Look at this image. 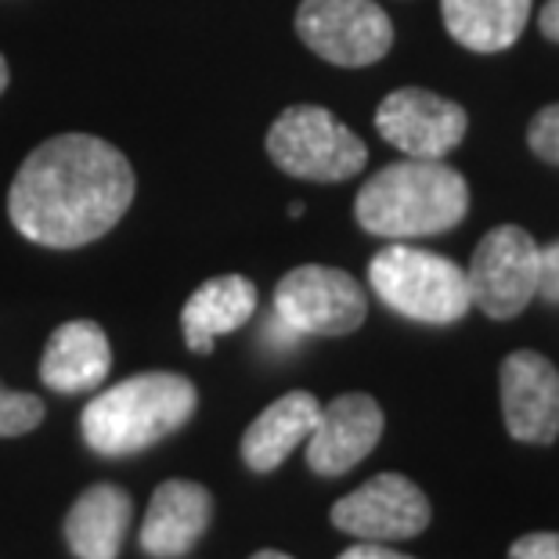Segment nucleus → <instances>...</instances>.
<instances>
[{
    "label": "nucleus",
    "mask_w": 559,
    "mask_h": 559,
    "mask_svg": "<svg viewBox=\"0 0 559 559\" xmlns=\"http://www.w3.org/2000/svg\"><path fill=\"white\" fill-rule=\"evenodd\" d=\"M368 285L390 311L423 325H455L473 307L469 282L455 260L394 242L368 264Z\"/></svg>",
    "instance_id": "20e7f679"
},
{
    "label": "nucleus",
    "mask_w": 559,
    "mask_h": 559,
    "mask_svg": "<svg viewBox=\"0 0 559 559\" xmlns=\"http://www.w3.org/2000/svg\"><path fill=\"white\" fill-rule=\"evenodd\" d=\"M538 29H542V37H545V40L559 44V0H549V4L542 8V15H538Z\"/></svg>",
    "instance_id": "b1692460"
},
{
    "label": "nucleus",
    "mask_w": 559,
    "mask_h": 559,
    "mask_svg": "<svg viewBox=\"0 0 559 559\" xmlns=\"http://www.w3.org/2000/svg\"><path fill=\"white\" fill-rule=\"evenodd\" d=\"M430 498L401 473H379L332 506L336 531L361 542H408L430 527Z\"/></svg>",
    "instance_id": "9d476101"
},
{
    "label": "nucleus",
    "mask_w": 559,
    "mask_h": 559,
    "mask_svg": "<svg viewBox=\"0 0 559 559\" xmlns=\"http://www.w3.org/2000/svg\"><path fill=\"white\" fill-rule=\"evenodd\" d=\"M253 314H257V285L249 278L217 275V278L202 282L199 289L188 296V304L181 311V329H185L188 350L210 354L213 340L242 329Z\"/></svg>",
    "instance_id": "f3484780"
},
{
    "label": "nucleus",
    "mask_w": 559,
    "mask_h": 559,
    "mask_svg": "<svg viewBox=\"0 0 559 559\" xmlns=\"http://www.w3.org/2000/svg\"><path fill=\"white\" fill-rule=\"evenodd\" d=\"M296 33L318 58L343 69L372 66L394 47V22L376 0H304Z\"/></svg>",
    "instance_id": "0eeeda50"
},
{
    "label": "nucleus",
    "mask_w": 559,
    "mask_h": 559,
    "mask_svg": "<svg viewBox=\"0 0 559 559\" xmlns=\"http://www.w3.org/2000/svg\"><path fill=\"white\" fill-rule=\"evenodd\" d=\"M112 372V343L98 321H66L51 332L40 358V379L55 394H87Z\"/></svg>",
    "instance_id": "4468645a"
},
{
    "label": "nucleus",
    "mask_w": 559,
    "mask_h": 559,
    "mask_svg": "<svg viewBox=\"0 0 559 559\" xmlns=\"http://www.w3.org/2000/svg\"><path fill=\"white\" fill-rule=\"evenodd\" d=\"M527 145L542 163L559 166V102L545 105L527 127Z\"/></svg>",
    "instance_id": "aec40b11"
},
{
    "label": "nucleus",
    "mask_w": 559,
    "mask_h": 559,
    "mask_svg": "<svg viewBox=\"0 0 559 559\" xmlns=\"http://www.w3.org/2000/svg\"><path fill=\"white\" fill-rule=\"evenodd\" d=\"M509 559H559V534H523L509 549Z\"/></svg>",
    "instance_id": "412c9836"
},
{
    "label": "nucleus",
    "mask_w": 559,
    "mask_h": 559,
    "mask_svg": "<svg viewBox=\"0 0 559 559\" xmlns=\"http://www.w3.org/2000/svg\"><path fill=\"white\" fill-rule=\"evenodd\" d=\"M213 520V498L202 484L166 480L156 487L141 523V549L152 559H181L202 542Z\"/></svg>",
    "instance_id": "ddd939ff"
},
{
    "label": "nucleus",
    "mask_w": 559,
    "mask_h": 559,
    "mask_svg": "<svg viewBox=\"0 0 559 559\" xmlns=\"http://www.w3.org/2000/svg\"><path fill=\"white\" fill-rule=\"evenodd\" d=\"M538 296L545 304H559V242L542 249V278H538Z\"/></svg>",
    "instance_id": "4be33fe9"
},
{
    "label": "nucleus",
    "mask_w": 559,
    "mask_h": 559,
    "mask_svg": "<svg viewBox=\"0 0 559 559\" xmlns=\"http://www.w3.org/2000/svg\"><path fill=\"white\" fill-rule=\"evenodd\" d=\"M440 15L455 44L495 55L520 40L531 19V0H440Z\"/></svg>",
    "instance_id": "a211bd4d"
},
{
    "label": "nucleus",
    "mask_w": 559,
    "mask_h": 559,
    "mask_svg": "<svg viewBox=\"0 0 559 559\" xmlns=\"http://www.w3.org/2000/svg\"><path fill=\"white\" fill-rule=\"evenodd\" d=\"M542 278V246L516 224L491 228L473 249L466 282L469 300L487 318L509 321L523 314L538 296Z\"/></svg>",
    "instance_id": "423d86ee"
},
{
    "label": "nucleus",
    "mask_w": 559,
    "mask_h": 559,
    "mask_svg": "<svg viewBox=\"0 0 559 559\" xmlns=\"http://www.w3.org/2000/svg\"><path fill=\"white\" fill-rule=\"evenodd\" d=\"M199 408V390L188 376L141 372L94 397L80 415V433L94 455L127 459L177 433Z\"/></svg>",
    "instance_id": "7ed1b4c3"
},
{
    "label": "nucleus",
    "mask_w": 559,
    "mask_h": 559,
    "mask_svg": "<svg viewBox=\"0 0 559 559\" xmlns=\"http://www.w3.org/2000/svg\"><path fill=\"white\" fill-rule=\"evenodd\" d=\"M469 213V185L444 159H408L383 166L354 199V217L379 239L408 242L459 228Z\"/></svg>",
    "instance_id": "f03ea898"
},
{
    "label": "nucleus",
    "mask_w": 559,
    "mask_h": 559,
    "mask_svg": "<svg viewBox=\"0 0 559 559\" xmlns=\"http://www.w3.org/2000/svg\"><path fill=\"white\" fill-rule=\"evenodd\" d=\"M130 516H134V502H130L123 487L116 484L87 487L62 523L69 552L76 559H116L123 549Z\"/></svg>",
    "instance_id": "dca6fc26"
},
{
    "label": "nucleus",
    "mask_w": 559,
    "mask_h": 559,
    "mask_svg": "<svg viewBox=\"0 0 559 559\" xmlns=\"http://www.w3.org/2000/svg\"><path fill=\"white\" fill-rule=\"evenodd\" d=\"M376 130L386 145L408 159H444L462 145L469 116L459 102L440 98L426 87H401L376 109Z\"/></svg>",
    "instance_id": "1a4fd4ad"
},
{
    "label": "nucleus",
    "mask_w": 559,
    "mask_h": 559,
    "mask_svg": "<svg viewBox=\"0 0 559 559\" xmlns=\"http://www.w3.org/2000/svg\"><path fill=\"white\" fill-rule=\"evenodd\" d=\"M340 559H412V556H404V552L386 549L383 542H361V545H354V549L343 552Z\"/></svg>",
    "instance_id": "5701e85b"
},
{
    "label": "nucleus",
    "mask_w": 559,
    "mask_h": 559,
    "mask_svg": "<svg viewBox=\"0 0 559 559\" xmlns=\"http://www.w3.org/2000/svg\"><path fill=\"white\" fill-rule=\"evenodd\" d=\"M267 156L296 181L336 185L365 170V141L321 105H289L267 130Z\"/></svg>",
    "instance_id": "39448f33"
},
{
    "label": "nucleus",
    "mask_w": 559,
    "mask_h": 559,
    "mask_svg": "<svg viewBox=\"0 0 559 559\" xmlns=\"http://www.w3.org/2000/svg\"><path fill=\"white\" fill-rule=\"evenodd\" d=\"M275 314L300 336H350L368 318V296L347 271L304 264L275 289Z\"/></svg>",
    "instance_id": "6e6552de"
},
{
    "label": "nucleus",
    "mask_w": 559,
    "mask_h": 559,
    "mask_svg": "<svg viewBox=\"0 0 559 559\" xmlns=\"http://www.w3.org/2000/svg\"><path fill=\"white\" fill-rule=\"evenodd\" d=\"M383 437V408L368 394H340L318 415L314 433L307 437V466L318 477H343L368 459Z\"/></svg>",
    "instance_id": "f8f14e48"
},
{
    "label": "nucleus",
    "mask_w": 559,
    "mask_h": 559,
    "mask_svg": "<svg viewBox=\"0 0 559 559\" xmlns=\"http://www.w3.org/2000/svg\"><path fill=\"white\" fill-rule=\"evenodd\" d=\"M134 192V166L112 141L58 134L19 166L8 192V217L22 239L47 249H80L123 221Z\"/></svg>",
    "instance_id": "f257e3e1"
},
{
    "label": "nucleus",
    "mask_w": 559,
    "mask_h": 559,
    "mask_svg": "<svg viewBox=\"0 0 559 559\" xmlns=\"http://www.w3.org/2000/svg\"><path fill=\"white\" fill-rule=\"evenodd\" d=\"M44 401L37 394H19V390L0 386V437L33 433L44 423Z\"/></svg>",
    "instance_id": "6ab92c4d"
},
{
    "label": "nucleus",
    "mask_w": 559,
    "mask_h": 559,
    "mask_svg": "<svg viewBox=\"0 0 559 559\" xmlns=\"http://www.w3.org/2000/svg\"><path fill=\"white\" fill-rule=\"evenodd\" d=\"M502 415L520 444H552L559 437V372L549 358L516 350L502 361Z\"/></svg>",
    "instance_id": "9b49d317"
},
{
    "label": "nucleus",
    "mask_w": 559,
    "mask_h": 559,
    "mask_svg": "<svg viewBox=\"0 0 559 559\" xmlns=\"http://www.w3.org/2000/svg\"><path fill=\"white\" fill-rule=\"evenodd\" d=\"M8 76H11V73H8V62H4V55H0V94L8 91Z\"/></svg>",
    "instance_id": "a878e982"
},
{
    "label": "nucleus",
    "mask_w": 559,
    "mask_h": 559,
    "mask_svg": "<svg viewBox=\"0 0 559 559\" xmlns=\"http://www.w3.org/2000/svg\"><path fill=\"white\" fill-rule=\"evenodd\" d=\"M249 559H293V556H285V552H278V549H260V552H253Z\"/></svg>",
    "instance_id": "393cba45"
},
{
    "label": "nucleus",
    "mask_w": 559,
    "mask_h": 559,
    "mask_svg": "<svg viewBox=\"0 0 559 559\" xmlns=\"http://www.w3.org/2000/svg\"><path fill=\"white\" fill-rule=\"evenodd\" d=\"M318 415L321 404L307 390H293V394L267 404L242 433V462L253 473H275L314 433Z\"/></svg>",
    "instance_id": "2eb2a0df"
}]
</instances>
